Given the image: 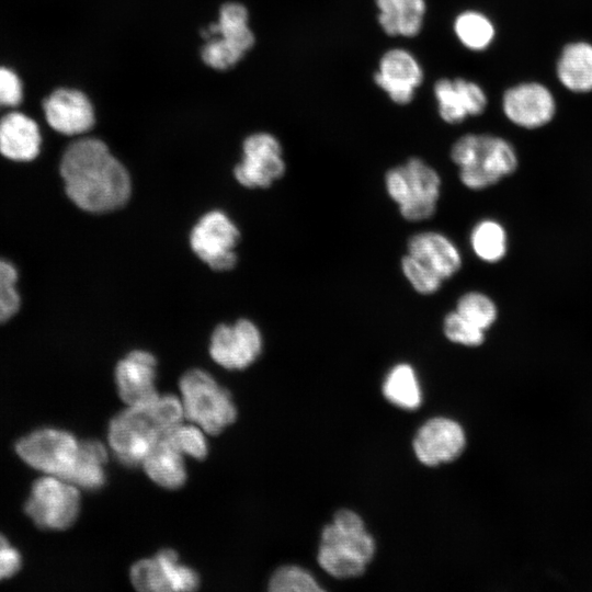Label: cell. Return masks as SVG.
Masks as SVG:
<instances>
[{"label": "cell", "instance_id": "3957f363", "mask_svg": "<svg viewBox=\"0 0 592 592\" xmlns=\"http://www.w3.org/2000/svg\"><path fill=\"white\" fill-rule=\"evenodd\" d=\"M451 159L459 169V180L467 189L483 190L512 174L519 164L513 146L502 137L466 134L451 148Z\"/></svg>", "mask_w": 592, "mask_h": 592}, {"label": "cell", "instance_id": "5b68a950", "mask_svg": "<svg viewBox=\"0 0 592 592\" xmlns=\"http://www.w3.org/2000/svg\"><path fill=\"white\" fill-rule=\"evenodd\" d=\"M80 447L77 436L64 426L44 424L14 443L20 460L37 475H49L67 480Z\"/></svg>", "mask_w": 592, "mask_h": 592}, {"label": "cell", "instance_id": "603a6c76", "mask_svg": "<svg viewBox=\"0 0 592 592\" xmlns=\"http://www.w3.org/2000/svg\"><path fill=\"white\" fill-rule=\"evenodd\" d=\"M557 77L572 92L592 91V45L587 42L566 45L557 61Z\"/></svg>", "mask_w": 592, "mask_h": 592}, {"label": "cell", "instance_id": "8992f818", "mask_svg": "<svg viewBox=\"0 0 592 592\" xmlns=\"http://www.w3.org/2000/svg\"><path fill=\"white\" fill-rule=\"evenodd\" d=\"M81 510L80 489L55 476L37 475L31 485L23 511L39 531L60 533L75 525Z\"/></svg>", "mask_w": 592, "mask_h": 592}, {"label": "cell", "instance_id": "1f68e13d", "mask_svg": "<svg viewBox=\"0 0 592 592\" xmlns=\"http://www.w3.org/2000/svg\"><path fill=\"white\" fill-rule=\"evenodd\" d=\"M400 266L407 281L419 294L432 295L442 287L444 280L409 253L401 258Z\"/></svg>", "mask_w": 592, "mask_h": 592}, {"label": "cell", "instance_id": "ffe728a7", "mask_svg": "<svg viewBox=\"0 0 592 592\" xmlns=\"http://www.w3.org/2000/svg\"><path fill=\"white\" fill-rule=\"evenodd\" d=\"M407 249L444 281L454 276L462 267V254L457 246L439 231H421L412 235Z\"/></svg>", "mask_w": 592, "mask_h": 592}, {"label": "cell", "instance_id": "e0dca14e", "mask_svg": "<svg viewBox=\"0 0 592 592\" xmlns=\"http://www.w3.org/2000/svg\"><path fill=\"white\" fill-rule=\"evenodd\" d=\"M433 92L440 117L451 125L480 115L488 103L483 89L464 78H442L434 83Z\"/></svg>", "mask_w": 592, "mask_h": 592}, {"label": "cell", "instance_id": "44dd1931", "mask_svg": "<svg viewBox=\"0 0 592 592\" xmlns=\"http://www.w3.org/2000/svg\"><path fill=\"white\" fill-rule=\"evenodd\" d=\"M321 544L338 546L367 563L374 555L373 537L366 533L362 519L354 512L341 510L321 535Z\"/></svg>", "mask_w": 592, "mask_h": 592}, {"label": "cell", "instance_id": "d4e9b609", "mask_svg": "<svg viewBox=\"0 0 592 592\" xmlns=\"http://www.w3.org/2000/svg\"><path fill=\"white\" fill-rule=\"evenodd\" d=\"M107 452L104 445L96 440H82L78 457L67 481L81 490L94 491L103 487L106 476L104 465Z\"/></svg>", "mask_w": 592, "mask_h": 592}, {"label": "cell", "instance_id": "7c38bea8", "mask_svg": "<svg viewBox=\"0 0 592 592\" xmlns=\"http://www.w3.org/2000/svg\"><path fill=\"white\" fill-rule=\"evenodd\" d=\"M173 549H162L153 558L136 562L130 579L139 591H193L198 587L197 573L178 562Z\"/></svg>", "mask_w": 592, "mask_h": 592}, {"label": "cell", "instance_id": "277c9868", "mask_svg": "<svg viewBox=\"0 0 592 592\" xmlns=\"http://www.w3.org/2000/svg\"><path fill=\"white\" fill-rule=\"evenodd\" d=\"M442 180L437 171L419 157L390 168L385 174L388 196L409 221L432 217L441 196Z\"/></svg>", "mask_w": 592, "mask_h": 592}, {"label": "cell", "instance_id": "52a82bcc", "mask_svg": "<svg viewBox=\"0 0 592 592\" xmlns=\"http://www.w3.org/2000/svg\"><path fill=\"white\" fill-rule=\"evenodd\" d=\"M182 405L189 419L209 434H218L237 418L230 394L207 372L194 368L180 380Z\"/></svg>", "mask_w": 592, "mask_h": 592}, {"label": "cell", "instance_id": "d590c367", "mask_svg": "<svg viewBox=\"0 0 592 592\" xmlns=\"http://www.w3.org/2000/svg\"><path fill=\"white\" fill-rule=\"evenodd\" d=\"M23 555L10 537L0 530V584L10 581L23 567Z\"/></svg>", "mask_w": 592, "mask_h": 592}, {"label": "cell", "instance_id": "e575fe53", "mask_svg": "<svg viewBox=\"0 0 592 592\" xmlns=\"http://www.w3.org/2000/svg\"><path fill=\"white\" fill-rule=\"evenodd\" d=\"M443 332L449 341L466 346H478L485 341V331L456 310L449 311L444 317Z\"/></svg>", "mask_w": 592, "mask_h": 592}, {"label": "cell", "instance_id": "4dcf8cb0", "mask_svg": "<svg viewBox=\"0 0 592 592\" xmlns=\"http://www.w3.org/2000/svg\"><path fill=\"white\" fill-rule=\"evenodd\" d=\"M19 270L9 259L0 257V323L12 319L20 310Z\"/></svg>", "mask_w": 592, "mask_h": 592}, {"label": "cell", "instance_id": "ba28073f", "mask_svg": "<svg viewBox=\"0 0 592 592\" xmlns=\"http://www.w3.org/2000/svg\"><path fill=\"white\" fill-rule=\"evenodd\" d=\"M207 43L201 50L204 62L225 70L237 64L253 46L254 35L248 26V11L240 3H226L220 8L217 23L202 31Z\"/></svg>", "mask_w": 592, "mask_h": 592}, {"label": "cell", "instance_id": "f1b7e54d", "mask_svg": "<svg viewBox=\"0 0 592 592\" xmlns=\"http://www.w3.org/2000/svg\"><path fill=\"white\" fill-rule=\"evenodd\" d=\"M455 310L483 331L498 318L496 303L488 295L477 291L463 294L456 303Z\"/></svg>", "mask_w": 592, "mask_h": 592}, {"label": "cell", "instance_id": "30bf717a", "mask_svg": "<svg viewBox=\"0 0 592 592\" xmlns=\"http://www.w3.org/2000/svg\"><path fill=\"white\" fill-rule=\"evenodd\" d=\"M243 159L234 169L236 180L248 189H267L286 170L280 141L271 134L248 136L242 145Z\"/></svg>", "mask_w": 592, "mask_h": 592}, {"label": "cell", "instance_id": "7a4b0ae2", "mask_svg": "<svg viewBox=\"0 0 592 592\" xmlns=\"http://www.w3.org/2000/svg\"><path fill=\"white\" fill-rule=\"evenodd\" d=\"M183 414V405L172 395L158 397L147 405L129 407L112 419L109 426L110 445L125 465L143 464L163 434L180 424Z\"/></svg>", "mask_w": 592, "mask_h": 592}, {"label": "cell", "instance_id": "d6a6232c", "mask_svg": "<svg viewBox=\"0 0 592 592\" xmlns=\"http://www.w3.org/2000/svg\"><path fill=\"white\" fill-rule=\"evenodd\" d=\"M161 439L182 455L186 454L197 459H203L207 455L206 439L196 426L178 424Z\"/></svg>", "mask_w": 592, "mask_h": 592}, {"label": "cell", "instance_id": "6da1fadb", "mask_svg": "<svg viewBox=\"0 0 592 592\" xmlns=\"http://www.w3.org/2000/svg\"><path fill=\"white\" fill-rule=\"evenodd\" d=\"M58 171L67 198L82 213L112 212L130 197L126 168L99 138L80 137L69 143L60 155Z\"/></svg>", "mask_w": 592, "mask_h": 592}, {"label": "cell", "instance_id": "d6986e66", "mask_svg": "<svg viewBox=\"0 0 592 592\" xmlns=\"http://www.w3.org/2000/svg\"><path fill=\"white\" fill-rule=\"evenodd\" d=\"M42 130L32 117L9 112L0 117V156L15 163L35 161L43 149Z\"/></svg>", "mask_w": 592, "mask_h": 592}, {"label": "cell", "instance_id": "4316f807", "mask_svg": "<svg viewBox=\"0 0 592 592\" xmlns=\"http://www.w3.org/2000/svg\"><path fill=\"white\" fill-rule=\"evenodd\" d=\"M383 391L394 405L403 409H415L421 402V391L413 368L406 363L398 364L388 373Z\"/></svg>", "mask_w": 592, "mask_h": 592}, {"label": "cell", "instance_id": "8d00e7d4", "mask_svg": "<svg viewBox=\"0 0 592 592\" xmlns=\"http://www.w3.org/2000/svg\"><path fill=\"white\" fill-rule=\"evenodd\" d=\"M22 98L23 88L18 75L7 67H0V109L16 106Z\"/></svg>", "mask_w": 592, "mask_h": 592}, {"label": "cell", "instance_id": "836d02e7", "mask_svg": "<svg viewBox=\"0 0 592 592\" xmlns=\"http://www.w3.org/2000/svg\"><path fill=\"white\" fill-rule=\"evenodd\" d=\"M273 592H319L322 589L312 576L297 566H284L277 569L270 580Z\"/></svg>", "mask_w": 592, "mask_h": 592}, {"label": "cell", "instance_id": "5bb4252c", "mask_svg": "<svg viewBox=\"0 0 592 592\" xmlns=\"http://www.w3.org/2000/svg\"><path fill=\"white\" fill-rule=\"evenodd\" d=\"M502 110L513 124L532 129L542 127L553 119L556 102L545 86L537 82H524L504 92Z\"/></svg>", "mask_w": 592, "mask_h": 592}, {"label": "cell", "instance_id": "ac0fdd59", "mask_svg": "<svg viewBox=\"0 0 592 592\" xmlns=\"http://www.w3.org/2000/svg\"><path fill=\"white\" fill-rule=\"evenodd\" d=\"M465 446L462 426L447 418H434L424 423L413 441L419 460L435 466L457 458Z\"/></svg>", "mask_w": 592, "mask_h": 592}, {"label": "cell", "instance_id": "9c48e42d", "mask_svg": "<svg viewBox=\"0 0 592 592\" xmlns=\"http://www.w3.org/2000/svg\"><path fill=\"white\" fill-rule=\"evenodd\" d=\"M240 231L221 210H210L203 215L190 234V246L196 257L212 270H231L237 263L235 248Z\"/></svg>", "mask_w": 592, "mask_h": 592}, {"label": "cell", "instance_id": "484cf974", "mask_svg": "<svg viewBox=\"0 0 592 592\" xmlns=\"http://www.w3.org/2000/svg\"><path fill=\"white\" fill-rule=\"evenodd\" d=\"M470 246L476 257L481 261L499 262L505 257L508 250L504 227L490 218L478 221L470 232Z\"/></svg>", "mask_w": 592, "mask_h": 592}, {"label": "cell", "instance_id": "2e32d148", "mask_svg": "<svg viewBox=\"0 0 592 592\" xmlns=\"http://www.w3.org/2000/svg\"><path fill=\"white\" fill-rule=\"evenodd\" d=\"M157 361L144 350H135L121 360L115 368L119 397L129 407L147 405L159 396L155 387Z\"/></svg>", "mask_w": 592, "mask_h": 592}, {"label": "cell", "instance_id": "4fadbf2b", "mask_svg": "<svg viewBox=\"0 0 592 592\" xmlns=\"http://www.w3.org/2000/svg\"><path fill=\"white\" fill-rule=\"evenodd\" d=\"M423 69L413 54L400 47L388 49L380 57L375 83L396 104L410 103L423 82Z\"/></svg>", "mask_w": 592, "mask_h": 592}, {"label": "cell", "instance_id": "9a60e30c", "mask_svg": "<svg viewBox=\"0 0 592 592\" xmlns=\"http://www.w3.org/2000/svg\"><path fill=\"white\" fill-rule=\"evenodd\" d=\"M49 127L65 136H78L94 125L93 107L89 99L75 89H57L43 102Z\"/></svg>", "mask_w": 592, "mask_h": 592}, {"label": "cell", "instance_id": "cb8c5ba5", "mask_svg": "<svg viewBox=\"0 0 592 592\" xmlns=\"http://www.w3.org/2000/svg\"><path fill=\"white\" fill-rule=\"evenodd\" d=\"M147 475L159 486L175 489L186 480L182 454L160 440L143 462Z\"/></svg>", "mask_w": 592, "mask_h": 592}, {"label": "cell", "instance_id": "f546056e", "mask_svg": "<svg viewBox=\"0 0 592 592\" xmlns=\"http://www.w3.org/2000/svg\"><path fill=\"white\" fill-rule=\"evenodd\" d=\"M319 565L335 578H353L361 576L366 563L349 551L327 544H320Z\"/></svg>", "mask_w": 592, "mask_h": 592}, {"label": "cell", "instance_id": "83f0119b", "mask_svg": "<svg viewBox=\"0 0 592 592\" xmlns=\"http://www.w3.org/2000/svg\"><path fill=\"white\" fill-rule=\"evenodd\" d=\"M454 33L463 46L470 50H483L490 46L496 29L490 19L478 11H465L454 20Z\"/></svg>", "mask_w": 592, "mask_h": 592}, {"label": "cell", "instance_id": "7402d4cb", "mask_svg": "<svg viewBox=\"0 0 592 592\" xmlns=\"http://www.w3.org/2000/svg\"><path fill=\"white\" fill-rule=\"evenodd\" d=\"M377 20L389 36L414 37L424 22L425 0H375Z\"/></svg>", "mask_w": 592, "mask_h": 592}, {"label": "cell", "instance_id": "8fae6325", "mask_svg": "<svg viewBox=\"0 0 592 592\" xmlns=\"http://www.w3.org/2000/svg\"><path fill=\"white\" fill-rule=\"evenodd\" d=\"M262 350V337L258 327L248 319L235 325L217 326L210 337L209 354L220 366L242 369L252 364Z\"/></svg>", "mask_w": 592, "mask_h": 592}]
</instances>
